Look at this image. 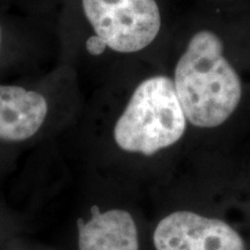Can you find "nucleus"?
Masks as SVG:
<instances>
[{
  "instance_id": "4",
  "label": "nucleus",
  "mask_w": 250,
  "mask_h": 250,
  "mask_svg": "<svg viewBox=\"0 0 250 250\" xmlns=\"http://www.w3.org/2000/svg\"><path fill=\"white\" fill-rule=\"evenodd\" d=\"M156 250H246L242 236L226 221L192 211H175L156 225Z\"/></svg>"
},
{
  "instance_id": "6",
  "label": "nucleus",
  "mask_w": 250,
  "mask_h": 250,
  "mask_svg": "<svg viewBox=\"0 0 250 250\" xmlns=\"http://www.w3.org/2000/svg\"><path fill=\"white\" fill-rule=\"evenodd\" d=\"M79 250H139L138 229L127 211L92 208L88 221L78 220Z\"/></svg>"
},
{
  "instance_id": "2",
  "label": "nucleus",
  "mask_w": 250,
  "mask_h": 250,
  "mask_svg": "<svg viewBox=\"0 0 250 250\" xmlns=\"http://www.w3.org/2000/svg\"><path fill=\"white\" fill-rule=\"evenodd\" d=\"M186 129L187 117L174 81L156 76L134 90L115 125L114 137L123 151L153 155L179 142Z\"/></svg>"
},
{
  "instance_id": "7",
  "label": "nucleus",
  "mask_w": 250,
  "mask_h": 250,
  "mask_svg": "<svg viewBox=\"0 0 250 250\" xmlns=\"http://www.w3.org/2000/svg\"><path fill=\"white\" fill-rule=\"evenodd\" d=\"M86 48L87 51L89 52L90 55L94 56H99L104 52L105 48H107V44L102 39H100L99 36L94 35L90 36L86 42Z\"/></svg>"
},
{
  "instance_id": "8",
  "label": "nucleus",
  "mask_w": 250,
  "mask_h": 250,
  "mask_svg": "<svg viewBox=\"0 0 250 250\" xmlns=\"http://www.w3.org/2000/svg\"><path fill=\"white\" fill-rule=\"evenodd\" d=\"M0 44H1V29H0Z\"/></svg>"
},
{
  "instance_id": "3",
  "label": "nucleus",
  "mask_w": 250,
  "mask_h": 250,
  "mask_svg": "<svg viewBox=\"0 0 250 250\" xmlns=\"http://www.w3.org/2000/svg\"><path fill=\"white\" fill-rule=\"evenodd\" d=\"M96 36L117 52H137L151 44L161 27L155 0H83Z\"/></svg>"
},
{
  "instance_id": "5",
  "label": "nucleus",
  "mask_w": 250,
  "mask_h": 250,
  "mask_svg": "<svg viewBox=\"0 0 250 250\" xmlns=\"http://www.w3.org/2000/svg\"><path fill=\"white\" fill-rule=\"evenodd\" d=\"M48 115L42 94L19 86L0 85V140L22 142L41 129Z\"/></svg>"
},
{
  "instance_id": "1",
  "label": "nucleus",
  "mask_w": 250,
  "mask_h": 250,
  "mask_svg": "<svg viewBox=\"0 0 250 250\" xmlns=\"http://www.w3.org/2000/svg\"><path fill=\"white\" fill-rule=\"evenodd\" d=\"M174 86L187 120L198 127H217L235 111L241 80L224 56L214 33L198 31L175 68Z\"/></svg>"
}]
</instances>
